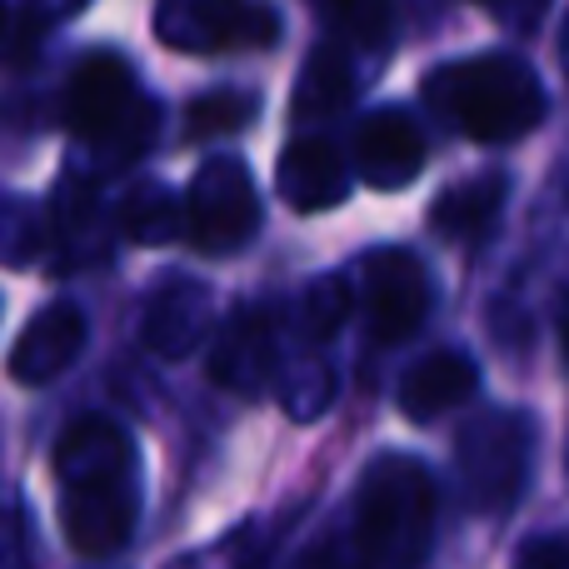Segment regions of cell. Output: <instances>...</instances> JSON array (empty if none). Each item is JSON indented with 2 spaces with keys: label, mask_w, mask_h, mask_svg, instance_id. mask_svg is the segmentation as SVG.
<instances>
[{
  "label": "cell",
  "mask_w": 569,
  "mask_h": 569,
  "mask_svg": "<svg viewBox=\"0 0 569 569\" xmlns=\"http://www.w3.org/2000/svg\"><path fill=\"white\" fill-rule=\"evenodd\" d=\"M355 96V76L350 60L335 46H320L310 60H305V76L295 86V116L300 120H325Z\"/></svg>",
  "instance_id": "cell-19"
},
{
  "label": "cell",
  "mask_w": 569,
  "mask_h": 569,
  "mask_svg": "<svg viewBox=\"0 0 569 569\" xmlns=\"http://www.w3.org/2000/svg\"><path fill=\"white\" fill-rule=\"evenodd\" d=\"M276 315L250 305L220 330L216 355H210V380L236 395H260L276 375Z\"/></svg>",
  "instance_id": "cell-11"
},
{
  "label": "cell",
  "mask_w": 569,
  "mask_h": 569,
  "mask_svg": "<svg viewBox=\"0 0 569 569\" xmlns=\"http://www.w3.org/2000/svg\"><path fill=\"white\" fill-rule=\"evenodd\" d=\"M116 220H120V236L136 240V246H170V240H180L190 230L186 200H180L170 186H160V180L130 186Z\"/></svg>",
  "instance_id": "cell-18"
},
{
  "label": "cell",
  "mask_w": 569,
  "mask_h": 569,
  "mask_svg": "<svg viewBox=\"0 0 569 569\" xmlns=\"http://www.w3.org/2000/svg\"><path fill=\"white\" fill-rule=\"evenodd\" d=\"M276 186H280V200L290 210L315 216V210H335L345 196H350V166H345L340 150L320 136L290 140V146L280 150Z\"/></svg>",
  "instance_id": "cell-13"
},
{
  "label": "cell",
  "mask_w": 569,
  "mask_h": 569,
  "mask_svg": "<svg viewBox=\"0 0 569 569\" xmlns=\"http://www.w3.org/2000/svg\"><path fill=\"white\" fill-rule=\"evenodd\" d=\"M56 475L66 490L90 480H130L136 475V445L106 415H80L56 440Z\"/></svg>",
  "instance_id": "cell-12"
},
{
  "label": "cell",
  "mask_w": 569,
  "mask_h": 569,
  "mask_svg": "<svg viewBox=\"0 0 569 569\" xmlns=\"http://www.w3.org/2000/svg\"><path fill=\"white\" fill-rule=\"evenodd\" d=\"M186 236L200 256H230V250L246 246L260 226V196L246 160L210 156L186 190Z\"/></svg>",
  "instance_id": "cell-6"
},
{
  "label": "cell",
  "mask_w": 569,
  "mask_h": 569,
  "mask_svg": "<svg viewBox=\"0 0 569 569\" xmlns=\"http://www.w3.org/2000/svg\"><path fill=\"white\" fill-rule=\"evenodd\" d=\"M46 230H50L56 260H66V266H96V260L110 250L106 216H100L96 190H90L86 180H66V186H60Z\"/></svg>",
  "instance_id": "cell-16"
},
{
  "label": "cell",
  "mask_w": 569,
  "mask_h": 569,
  "mask_svg": "<svg viewBox=\"0 0 569 569\" xmlns=\"http://www.w3.org/2000/svg\"><path fill=\"white\" fill-rule=\"evenodd\" d=\"M66 126L110 160H136L156 136V100L116 50H86L66 86Z\"/></svg>",
  "instance_id": "cell-3"
},
{
  "label": "cell",
  "mask_w": 569,
  "mask_h": 569,
  "mask_svg": "<svg viewBox=\"0 0 569 569\" xmlns=\"http://www.w3.org/2000/svg\"><path fill=\"white\" fill-rule=\"evenodd\" d=\"M60 515H66V540L90 560L126 550L130 530H136V475L130 480L70 485Z\"/></svg>",
  "instance_id": "cell-9"
},
{
  "label": "cell",
  "mask_w": 569,
  "mask_h": 569,
  "mask_svg": "<svg viewBox=\"0 0 569 569\" xmlns=\"http://www.w3.org/2000/svg\"><path fill=\"white\" fill-rule=\"evenodd\" d=\"M350 310H355L350 280H345V276H325V280H315L310 290H305V300H300V330L310 335V340H330V335L340 330L345 320H350Z\"/></svg>",
  "instance_id": "cell-21"
},
{
  "label": "cell",
  "mask_w": 569,
  "mask_h": 569,
  "mask_svg": "<svg viewBox=\"0 0 569 569\" xmlns=\"http://www.w3.org/2000/svg\"><path fill=\"white\" fill-rule=\"evenodd\" d=\"M505 196H510V180L505 176H475L450 186L440 200L430 206V230L440 240H455V246H470V240L490 236V226L500 220Z\"/></svg>",
  "instance_id": "cell-17"
},
{
  "label": "cell",
  "mask_w": 569,
  "mask_h": 569,
  "mask_svg": "<svg viewBox=\"0 0 569 569\" xmlns=\"http://www.w3.org/2000/svg\"><path fill=\"white\" fill-rule=\"evenodd\" d=\"M560 350H565V365H569V295L560 300Z\"/></svg>",
  "instance_id": "cell-27"
},
{
  "label": "cell",
  "mask_w": 569,
  "mask_h": 569,
  "mask_svg": "<svg viewBox=\"0 0 569 569\" xmlns=\"http://www.w3.org/2000/svg\"><path fill=\"white\" fill-rule=\"evenodd\" d=\"M40 250H50V230L36 226V210L26 200H0V266H26Z\"/></svg>",
  "instance_id": "cell-22"
},
{
  "label": "cell",
  "mask_w": 569,
  "mask_h": 569,
  "mask_svg": "<svg viewBox=\"0 0 569 569\" xmlns=\"http://www.w3.org/2000/svg\"><path fill=\"white\" fill-rule=\"evenodd\" d=\"M430 110L480 146H510L545 120V86L515 56H470L425 76Z\"/></svg>",
  "instance_id": "cell-1"
},
{
  "label": "cell",
  "mask_w": 569,
  "mask_h": 569,
  "mask_svg": "<svg viewBox=\"0 0 569 569\" xmlns=\"http://www.w3.org/2000/svg\"><path fill=\"white\" fill-rule=\"evenodd\" d=\"M360 310L370 325V340L400 345L425 325L430 310V280L410 250H375L360 266Z\"/></svg>",
  "instance_id": "cell-7"
},
{
  "label": "cell",
  "mask_w": 569,
  "mask_h": 569,
  "mask_svg": "<svg viewBox=\"0 0 569 569\" xmlns=\"http://www.w3.org/2000/svg\"><path fill=\"white\" fill-rule=\"evenodd\" d=\"M80 350H86V310L56 300L20 330L16 350H10V380L40 390L56 375H66Z\"/></svg>",
  "instance_id": "cell-10"
},
{
  "label": "cell",
  "mask_w": 569,
  "mask_h": 569,
  "mask_svg": "<svg viewBox=\"0 0 569 569\" xmlns=\"http://www.w3.org/2000/svg\"><path fill=\"white\" fill-rule=\"evenodd\" d=\"M425 170V130L410 110L380 106L355 126V176L370 190H405Z\"/></svg>",
  "instance_id": "cell-8"
},
{
  "label": "cell",
  "mask_w": 569,
  "mask_h": 569,
  "mask_svg": "<svg viewBox=\"0 0 569 569\" xmlns=\"http://www.w3.org/2000/svg\"><path fill=\"white\" fill-rule=\"evenodd\" d=\"M480 6L490 10L500 26H510L515 36H535L540 20L550 16V0H480Z\"/></svg>",
  "instance_id": "cell-25"
},
{
  "label": "cell",
  "mask_w": 569,
  "mask_h": 569,
  "mask_svg": "<svg viewBox=\"0 0 569 569\" xmlns=\"http://www.w3.org/2000/svg\"><path fill=\"white\" fill-rule=\"evenodd\" d=\"M210 290L200 280H166L150 290L146 300V325H140V335H146V345L156 355H166V360H186L190 350H200V340L210 335Z\"/></svg>",
  "instance_id": "cell-14"
},
{
  "label": "cell",
  "mask_w": 569,
  "mask_h": 569,
  "mask_svg": "<svg viewBox=\"0 0 569 569\" xmlns=\"http://www.w3.org/2000/svg\"><path fill=\"white\" fill-rule=\"evenodd\" d=\"M515 569H569V535H540L525 540L515 555Z\"/></svg>",
  "instance_id": "cell-26"
},
{
  "label": "cell",
  "mask_w": 569,
  "mask_h": 569,
  "mask_svg": "<svg viewBox=\"0 0 569 569\" xmlns=\"http://www.w3.org/2000/svg\"><path fill=\"white\" fill-rule=\"evenodd\" d=\"M156 36L180 56L270 50L280 40V10L266 0H160Z\"/></svg>",
  "instance_id": "cell-5"
},
{
  "label": "cell",
  "mask_w": 569,
  "mask_h": 569,
  "mask_svg": "<svg viewBox=\"0 0 569 569\" xmlns=\"http://www.w3.org/2000/svg\"><path fill=\"white\" fill-rule=\"evenodd\" d=\"M560 60H565V76H569V26H565V40H560Z\"/></svg>",
  "instance_id": "cell-28"
},
{
  "label": "cell",
  "mask_w": 569,
  "mask_h": 569,
  "mask_svg": "<svg viewBox=\"0 0 569 569\" xmlns=\"http://www.w3.org/2000/svg\"><path fill=\"white\" fill-rule=\"evenodd\" d=\"M535 460V425L520 410H485L455 440L465 500L480 515H500L520 500Z\"/></svg>",
  "instance_id": "cell-4"
},
{
  "label": "cell",
  "mask_w": 569,
  "mask_h": 569,
  "mask_svg": "<svg viewBox=\"0 0 569 569\" xmlns=\"http://www.w3.org/2000/svg\"><path fill=\"white\" fill-rule=\"evenodd\" d=\"M256 96L246 90H210V96H196L186 110V136L190 140H220V136H236L256 120Z\"/></svg>",
  "instance_id": "cell-20"
},
{
  "label": "cell",
  "mask_w": 569,
  "mask_h": 569,
  "mask_svg": "<svg viewBox=\"0 0 569 569\" xmlns=\"http://www.w3.org/2000/svg\"><path fill=\"white\" fill-rule=\"evenodd\" d=\"M480 385V370H475L470 355L460 350H435L425 360H415L400 380V410L410 420H440L455 405H465Z\"/></svg>",
  "instance_id": "cell-15"
},
{
  "label": "cell",
  "mask_w": 569,
  "mask_h": 569,
  "mask_svg": "<svg viewBox=\"0 0 569 569\" xmlns=\"http://www.w3.org/2000/svg\"><path fill=\"white\" fill-rule=\"evenodd\" d=\"M330 370H325L320 360H305V365H295L290 375H284V385H280V395H284V410L295 415V420H315V415L330 405Z\"/></svg>",
  "instance_id": "cell-23"
},
{
  "label": "cell",
  "mask_w": 569,
  "mask_h": 569,
  "mask_svg": "<svg viewBox=\"0 0 569 569\" xmlns=\"http://www.w3.org/2000/svg\"><path fill=\"white\" fill-rule=\"evenodd\" d=\"M350 540L365 569H420L435 540V480L410 455H380L360 475Z\"/></svg>",
  "instance_id": "cell-2"
},
{
  "label": "cell",
  "mask_w": 569,
  "mask_h": 569,
  "mask_svg": "<svg viewBox=\"0 0 569 569\" xmlns=\"http://www.w3.org/2000/svg\"><path fill=\"white\" fill-rule=\"evenodd\" d=\"M295 569H365V565H360V555H355L350 530H335V535H325V540H315L310 550L295 560Z\"/></svg>",
  "instance_id": "cell-24"
},
{
  "label": "cell",
  "mask_w": 569,
  "mask_h": 569,
  "mask_svg": "<svg viewBox=\"0 0 569 569\" xmlns=\"http://www.w3.org/2000/svg\"><path fill=\"white\" fill-rule=\"evenodd\" d=\"M6 20H10V16H6V6H0V30H6Z\"/></svg>",
  "instance_id": "cell-29"
}]
</instances>
